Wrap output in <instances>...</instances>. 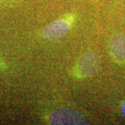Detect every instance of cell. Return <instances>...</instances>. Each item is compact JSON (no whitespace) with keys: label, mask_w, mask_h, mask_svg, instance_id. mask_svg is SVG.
<instances>
[{"label":"cell","mask_w":125,"mask_h":125,"mask_svg":"<svg viewBox=\"0 0 125 125\" xmlns=\"http://www.w3.org/2000/svg\"><path fill=\"white\" fill-rule=\"evenodd\" d=\"M122 112H123V115H124V117H125V102L124 103L123 106H122Z\"/></svg>","instance_id":"cell-5"},{"label":"cell","mask_w":125,"mask_h":125,"mask_svg":"<svg viewBox=\"0 0 125 125\" xmlns=\"http://www.w3.org/2000/svg\"><path fill=\"white\" fill-rule=\"evenodd\" d=\"M70 24L65 20H58L42 30V37L48 40H55L63 37L69 31Z\"/></svg>","instance_id":"cell-2"},{"label":"cell","mask_w":125,"mask_h":125,"mask_svg":"<svg viewBox=\"0 0 125 125\" xmlns=\"http://www.w3.org/2000/svg\"><path fill=\"white\" fill-rule=\"evenodd\" d=\"M98 68V59L94 53L89 52L80 59L77 64V72L81 76L94 74Z\"/></svg>","instance_id":"cell-3"},{"label":"cell","mask_w":125,"mask_h":125,"mask_svg":"<svg viewBox=\"0 0 125 125\" xmlns=\"http://www.w3.org/2000/svg\"><path fill=\"white\" fill-rule=\"evenodd\" d=\"M110 47L112 56L117 62L125 61V37L123 35H115L111 37Z\"/></svg>","instance_id":"cell-4"},{"label":"cell","mask_w":125,"mask_h":125,"mask_svg":"<svg viewBox=\"0 0 125 125\" xmlns=\"http://www.w3.org/2000/svg\"><path fill=\"white\" fill-rule=\"evenodd\" d=\"M51 124H87L88 122L81 114L71 109H57L51 114Z\"/></svg>","instance_id":"cell-1"}]
</instances>
